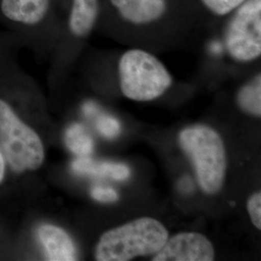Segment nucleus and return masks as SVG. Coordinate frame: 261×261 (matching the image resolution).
Returning a JSON list of instances; mask_svg holds the SVG:
<instances>
[{"label":"nucleus","instance_id":"3","mask_svg":"<svg viewBox=\"0 0 261 261\" xmlns=\"http://www.w3.org/2000/svg\"><path fill=\"white\" fill-rule=\"evenodd\" d=\"M122 93L136 102H149L166 93L172 76L158 58L143 49L127 50L118 63Z\"/></svg>","mask_w":261,"mask_h":261},{"label":"nucleus","instance_id":"5","mask_svg":"<svg viewBox=\"0 0 261 261\" xmlns=\"http://www.w3.org/2000/svg\"><path fill=\"white\" fill-rule=\"evenodd\" d=\"M225 46L239 62H250L261 55V0H246L235 10L225 30Z\"/></svg>","mask_w":261,"mask_h":261},{"label":"nucleus","instance_id":"19","mask_svg":"<svg viewBox=\"0 0 261 261\" xmlns=\"http://www.w3.org/2000/svg\"><path fill=\"white\" fill-rule=\"evenodd\" d=\"M4 171H5V163H4L3 156L0 152V183H1L3 176H4Z\"/></svg>","mask_w":261,"mask_h":261},{"label":"nucleus","instance_id":"11","mask_svg":"<svg viewBox=\"0 0 261 261\" xmlns=\"http://www.w3.org/2000/svg\"><path fill=\"white\" fill-rule=\"evenodd\" d=\"M72 170L83 176L112 178L115 181H125L130 176L128 166L115 162H99L90 157H77L72 162Z\"/></svg>","mask_w":261,"mask_h":261},{"label":"nucleus","instance_id":"15","mask_svg":"<svg viewBox=\"0 0 261 261\" xmlns=\"http://www.w3.org/2000/svg\"><path fill=\"white\" fill-rule=\"evenodd\" d=\"M246 0H200L207 9L217 16H226L237 9Z\"/></svg>","mask_w":261,"mask_h":261},{"label":"nucleus","instance_id":"9","mask_svg":"<svg viewBox=\"0 0 261 261\" xmlns=\"http://www.w3.org/2000/svg\"><path fill=\"white\" fill-rule=\"evenodd\" d=\"M47 260L71 261L76 259L75 244L69 234L53 224H43L38 229Z\"/></svg>","mask_w":261,"mask_h":261},{"label":"nucleus","instance_id":"10","mask_svg":"<svg viewBox=\"0 0 261 261\" xmlns=\"http://www.w3.org/2000/svg\"><path fill=\"white\" fill-rule=\"evenodd\" d=\"M100 0H70L67 28L72 37H87L97 23Z\"/></svg>","mask_w":261,"mask_h":261},{"label":"nucleus","instance_id":"8","mask_svg":"<svg viewBox=\"0 0 261 261\" xmlns=\"http://www.w3.org/2000/svg\"><path fill=\"white\" fill-rule=\"evenodd\" d=\"M112 7L127 22L148 25L162 19L168 9L167 0H110Z\"/></svg>","mask_w":261,"mask_h":261},{"label":"nucleus","instance_id":"18","mask_svg":"<svg viewBox=\"0 0 261 261\" xmlns=\"http://www.w3.org/2000/svg\"><path fill=\"white\" fill-rule=\"evenodd\" d=\"M83 112H84L85 117L92 118L95 115L98 114L99 109H98L97 105L93 102H86L83 106Z\"/></svg>","mask_w":261,"mask_h":261},{"label":"nucleus","instance_id":"2","mask_svg":"<svg viewBox=\"0 0 261 261\" xmlns=\"http://www.w3.org/2000/svg\"><path fill=\"white\" fill-rule=\"evenodd\" d=\"M178 142L193 164L200 189L216 195L224 186L227 160L221 135L207 125H193L181 130Z\"/></svg>","mask_w":261,"mask_h":261},{"label":"nucleus","instance_id":"4","mask_svg":"<svg viewBox=\"0 0 261 261\" xmlns=\"http://www.w3.org/2000/svg\"><path fill=\"white\" fill-rule=\"evenodd\" d=\"M0 145L15 171L35 170L43 164L45 152L37 134L19 120L9 105L0 100Z\"/></svg>","mask_w":261,"mask_h":261},{"label":"nucleus","instance_id":"13","mask_svg":"<svg viewBox=\"0 0 261 261\" xmlns=\"http://www.w3.org/2000/svg\"><path fill=\"white\" fill-rule=\"evenodd\" d=\"M237 105L240 110L250 115L261 116L260 75L254 77L251 83L244 85L237 94Z\"/></svg>","mask_w":261,"mask_h":261},{"label":"nucleus","instance_id":"7","mask_svg":"<svg viewBox=\"0 0 261 261\" xmlns=\"http://www.w3.org/2000/svg\"><path fill=\"white\" fill-rule=\"evenodd\" d=\"M153 261H212L215 250L211 241L198 232H181L168 238Z\"/></svg>","mask_w":261,"mask_h":261},{"label":"nucleus","instance_id":"17","mask_svg":"<svg viewBox=\"0 0 261 261\" xmlns=\"http://www.w3.org/2000/svg\"><path fill=\"white\" fill-rule=\"evenodd\" d=\"M247 210L252 224L261 229V193L256 192L249 197L247 202Z\"/></svg>","mask_w":261,"mask_h":261},{"label":"nucleus","instance_id":"12","mask_svg":"<svg viewBox=\"0 0 261 261\" xmlns=\"http://www.w3.org/2000/svg\"><path fill=\"white\" fill-rule=\"evenodd\" d=\"M66 146L77 157H87L92 154L94 140L82 124L74 123L68 127L64 136Z\"/></svg>","mask_w":261,"mask_h":261},{"label":"nucleus","instance_id":"14","mask_svg":"<svg viewBox=\"0 0 261 261\" xmlns=\"http://www.w3.org/2000/svg\"><path fill=\"white\" fill-rule=\"evenodd\" d=\"M98 132L108 140L117 138L121 132V124L115 117L111 115H101L96 120Z\"/></svg>","mask_w":261,"mask_h":261},{"label":"nucleus","instance_id":"6","mask_svg":"<svg viewBox=\"0 0 261 261\" xmlns=\"http://www.w3.org/2000/svg\"><path fill=\"white\" fill-rule=\"evenodd\" d=\"M55 0H0V27L29 35L48 25Z\"/></svg>","mask_w":261,"mask_h":261},{"label":"nucleus","instance_id":"16","mask_svg":"<svg viewBox=\"0 0 261 261\" xmlns=\"http://www.w3.org/2000/svg\"><path fill=\"white\" fill-rule=\"evenodd\" d=\"M90 195L96 201L102 203H114L119 199V194L115 189L103 185L92 187Z\"/></svg>","mask_w":261,"mask_h":261},{"label":"nucleus","instance_id":"1","mask_svg":"<svg viewBox=\"0 0 261 261\" xmlns=\"http://www.w3.org/2000/svg\"><path fill=\"white\" fill-rule=\"evenodd\" d=\"M168 229L151 217L133 220L103 232L95 249L99 261H129L154 255L166 244Z\"/></svg>","mask_w":261,"mask_h":261}]
</instances>
